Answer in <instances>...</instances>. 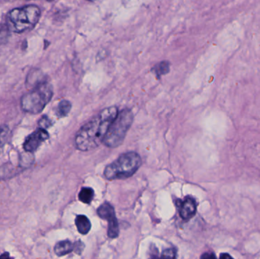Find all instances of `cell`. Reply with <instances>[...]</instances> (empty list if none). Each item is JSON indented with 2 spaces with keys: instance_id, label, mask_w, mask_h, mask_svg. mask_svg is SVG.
Instances as JSON below:
<instances>
[{
  "instance_id": "obj_1",
  "label": "cell",
  "mask_w": 260,
  "mask_h": 259,
  "mask_svg": "<svg viewBox=\"0 0 260 259\" xmlns=\"http://www.w3.org/2000/svg\"><path fill=\"white\" fill-rule=\"evenodd\" d=\"M118 114L116 107L104 109L97 117L82 126L75 139L76 147L82 151H89L98 147L107 134L110 124Z\"/></svg>"
},
{
  "instance_id": "obj_2",
  "label": "cell",
  "mask_w": 260,
  "mask_h": 259,
  "mask_svg": "<svg viewBox=\"0 0 260 259\" xmlns=\"http://www.w3.org/2000/svg\"><path fill=\"white\" fill-rule=\"evenodd\" d=\"M53 95L51 84L45 81H41L22 97L21 100L22 110L29 114H40L50 102Z\"/></svg>"
},
{
  "instance_id": "obj_3",
  "label": "cell",
  "mask_w": 260,
  "mask_h": 259,
  "mask_svg": "<svg viewBox=\"0 0 260 259\" xmlns=\"http://www.w3.org/2000/svg\"><path fill=\"white\" fill-rule=\"evenodd\" d=\"M141 165L140 154L134 151L125 153L105 168L104 176L109 180H123L132 177Z\"/></svg>"
},
{
  "instance_id": "obj_4",
  "label": "cell",
  "mask_w": 260,
  "mask_h": 259,
  "mask_svg": "<svg viewBox=\"0 0 260 259\" xmlns=\"http://www.w3.org/2000/svg\"><path fill=\"white\" fill-rule=\"evenodd\" d=\"M40 17V10L37 6H26L10 12L7 16V25L13 32L23 33L34 28Z\"/></svg>"
},
{
  "instance_id": "obj_5",
  "label": "cell",
  "mask_w": 260,
  "mask_h": 259,
  "mask_svg": "<svg viewBox=\"0 0 260 259\" xmlns=\"http://www.w3.org/2000/svg\"><path fill=\"white\" fill-rule=\"evenodd\" d=\"M133 121V113L129 110H122L110 124L103 141L104 144L109 147H116L120 145L123 142Z\"/></svg>"
},
{
  "instance_id": "obj_6",
  "label": "cell",
  "mask_w": 260,
  "mask_h": 259,
  "mask_svg": "<svg viewBox=\"0 0 260 259\" xmlns=\"http://www.w3.org/2000/svg\"><path fill=\"white\" fill-rule=\"evenodd\" d=\"M98 214L101 218L108 221L107 235L111 239L117 237L119 233V224L113 207L110 204L104 203L98 208Z\"/></svg>"
},
{
  "instance_id": "obj_7",
  "label": "cell",
  "mask_w": 260,
  "mask_h": 259,
  "mask_svg": "<svg viewBox=\"0 0 260 259\" xmlns=\"http://www.w3.org/2000/svg\"><path fill=\"white\" fill-rule=\"evenodd\" d=\"M48 138L49 134L47 133L45 129L40 128V129H37L35 132H33L25 140V143H24V149L27 152H34L40 147V144L43 141H45Z\"/></svg>"
},
{
  "instance_id": "obj_8",
  "label": "cell",
  "mask_w": 260,
  "mask_h": 259,
  "mask_svg": "<svg viewBox=\"0 0 260 259\" xmlns=\"http://www.w3.org/2000/svg\"><path fill=\"white\" fill-rule=\"evenodd\" d=\"M180 214L183 220H189L195 216L197 213V202L191 197H186L183 202L179 201Z\"/></svg>"
},
{
  "instance_id": "obj_9",
  "label": "cell",
  "mask_w": 260,
  "mask_h": 259,
  "mask_svg": "<svg viewBox=\"0 0 260 259\" xmlns=\"http://www.w3.org/2000/svg\"><path fill=\"white\" fill-rule=\"evenodd\" d=\"M75 222H76L78 231L81 234L86 235L89 233L91 228H92V224H91L90 220L86 216L78 215Z\"/></svg>"
},
{
  "instance_id": "obj_10",
  "label": "cell",
  "mask_w": 260,
  "mask_h": 259,
  "mask_svg": "<svg viewBox=\"0 0 260 259\" xmlns=\"http://www.w3.org/2000/svg\"><path fill=\"white\" fill-rule=\"evenodd\" d=\"M75 250V243L71 241H60L55 245L54 251L58 256H63Z\"/></svg>"
},
{
  "instance_id": "obj_11",
  "label": "cell",
  "mask_w": 260,
  "mask_h": 259,
  "mask_svg": "<svg viewBox=\"0 0 260 259\" xmlns=\"http://www.w3.org/2000/svg\"><path fill=\"white\" fill-rule=\"evenodd\" d=\"M95 192L92 188H82L79 194V199L85 204H90L93 200Z\"/></svg>"
},
{
  "instance_id": "obj_12",
  "label": "cell",
  "mask_w": 260,
  "mask_h": 259,
  "mask_svg": "<svg viewBox=\"0 0 260 259\" xmlns=\"http://www.w3.org/2000/svg\"><path fill=\"white\" fill-rule=\"evenodd\" d=\"M153 70L155 71V75L158 76L166 75L170 71V63L167 61H162L155 65Z\"/></svg>"
},
{
  "instance_id": "obj_13",
  "label": "cell",
  "mask_w": 260,
  "mask_h": 259,
  "mask_svg": "<svg viewBox=\"0 0 260 259\" xmlns=\"http://www.w3.org/2000/svg\"><path fill=\"white\" fill-rule=\"evenodd\" d=\"M71 107V103H70V101H66V100L61 101L59 105H58L57 115L59 116V117H66V116L68 115L69 113H70Z\"/></svg>"
},
{
  "instance_id": "obj_14",
  "label": "cell",
  "mask_w": 260,
  "mask_h": 259,
  "mask_svg": "<svg viewBox=\"0 0 260 259\" xmlns=\"http://www.w3.org/2000/svg\"><path fill=\"white\" fill-rule=\"evenodd\" d=\"M10 36V29L8 25L0 24V45L6 44Z\"/></svg>"
},
{
  "instance_id": "obj_15",
  "label": "cell",
  "mask_w": 260,
  "mask_h": 259,
  "mask_svg": "<svg viewBox=\"0 0 260 259\" xmlns=\"http://www.w3.org/2000/svg\"><path fill=\"white\" fill-rule=\"evenodd\" d=\"M10 130L8 126H0V144H4L10 139Z\"/></svg>"
},
{
  "instance_id": "obj_16",
  "label": "cell",
  "mask_w": 260,
  "mask_h": 259,
  "mask_svg": "<svg viewBox=\"0 0 260 259\" xmlns=\"http://www.w3.org/2000/svg\"><path fill=\"white\" fill-rule=\"evenodd\" d=\"M39 125H40V128H43V129H46L51 126L52 123L48 117H43L40 119V122H39Z\"/></svg>"
},
{
  "instance_id": "obj_17",
  "label": "cell",
  "mask_w": 260,
  "mask_h": 259,
  "mask_svg": "<svg viewBox=\"0 0 260 259\" xmlns=\"http://www.w3.org/2000/svg\"><path fill=\"white\" fill-rule=\"evenodd\" d=\"M176 254H177V253H176L175 250L173 249V248H168V249L164 250L163 251L162 254H161V257L173 258V257H176Z\"/></svg>"
},
{
  "instance_id": "obj_18",
  "label": "cell",
  "mask_w": 260,
  "mask_h": 259,
  "mask_svg": "<svg viewBox=\"0 0 260 259\" xmlns=\"http://www.w3.org/2000/svg\"><path fill=\"white\" fill-rule=\"evenodd\" d=\"M84 247H85L84 244L82 243V242H80V241H79V242L75 243L74 251H76V252H78V254H80V253H82V251H83Z\"/></svg>"
},
{
  "instance_id": "obj_19",
  "label": "cell",
  "mask_w": 260,
  "mask_h": 259,
  "mask_svg": "<svg viewBox=\"0 0 260 259\" xmlns=\"http://www.w3.org/2000/svg\"><path fill=\"white\" fill-rule=\"evenodd\" d=\"M202 258H215L216 256L215 255L214 253H205L204 254L201 256Z\"/></svg>"
},
{
  "instance_id": "obj_20",
  "label": "cell",
  "mask_w": 260,
  "mask_h": 259,
  "mask_svg": "<svg viewBox=\"0 0 260 259\" xmlns=\"http://www.w3.org/2000/svg\"><path fill=\"white\" fill-rule=\"evenodd\" d=\"M221 258H228L231 259L232 258V257H231V255H230L229 254H228V253H223V254H221L220 255Z\"/></svg>"
}]
</instances>
